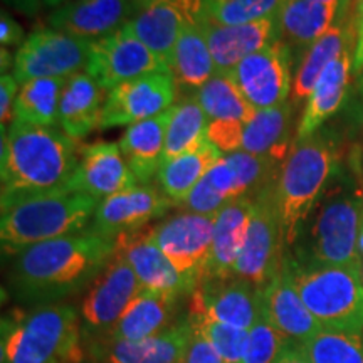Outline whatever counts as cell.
Returning a JSON list of instances; mask_svg holds the SVG:
<instances>
[{
  "label": "cell",
  "mask_w": 363,
  "mask_h": 363,
  "mask_svg": "<svg viewBox=\"0 0 363 363\" xmlns=\"http://www.w3.org/2000/svg\"><path fill=\"white\" fill-rule=\"evenodd\" d=\"M115 254V240L91 230L35 244L17 254L11 289L19 301L52 303L81 291L101 274Z\"/></svg>",
  "instance_id": "1"
},
{
  "label": "cell",
  "mask_w": 363,
  "mask_h": 363,
  "mask_svg": "<svg viewBox=\"0 0 363 363\" xmlns=\"http://www.w3.org/2000/svg\"><path fill=\"white\" fill-rule=\"evenodd\" d=\"M0 150L2 206L67 185L79 163L74 140L54 126L12 121Z\"/></svg>",
  "instance_id": "2"
},
{
  "label": "cell",
  "mask_w": 363,
  "mask_h": 363,
  "mask_svg": "<svg viewBox=\"0 0 363 363\" xmlns=\"http://www.w3.org/2000/svg\"><path fill=\"white\" fill-rule=\"evenodd\" d=\"M99 201L69 185L17 199L2 206V252L17 256L24 249L88 229Z\"/></svg>",
  "instance_id": "3"
},
{
  "label": "cell",
  "mask_w": 363,
  "mask_h": 363,
  "mask_svg": "<svg viewBox=\"0 0 363 363\" xmlns=\"http://www.w3.org/2000/svg\"><path fill=\"white\" fill-rule=\"evenodd\" d=\"M338 169L337 143L320 131L293 145L276 182L286 247L296 246L313 208Z\"/></svg>",
  "instance_id": "4"
},
{
  "label": "cell",
  "mask_w": 363,
  "mask_h": 363,
  "mask_svg": "<svg viewBox=\"0 0 363 363\" xmlns=\"http://www.w3.org/2000/svg\"><path fill=\"white\" fill-rule=\"evenodd\" d=\"M333 184L318 201L305 246L298 249L294 261L313 266H362L358 252V227L363 211L362 185L342 174L333 175Z\"/></svg>",
  "instance_id": "5"
},
{
  "label": "cell",
  "mask_w": 363,
  "mask_h": 363,
  "mask_svg": "<svg viewBox=\"0 0 363 363\" xmlns=\"http://www.w3.org/2000/svg\"><path fill=\"white\" fill-rule=\"evenodd\" d=\"M2 363H79L81 321L71 305H44L2 323Z\"/></svg>",
  "instance_id": "6"
},
{
  "label": "cell",
  "mask_w": 363,
  "mask_h": 363,
  "mask_svg": "<svg viewBox=\"0 0 363 363\" xmlns=\"http://www.w3.org/2000/svg\"><path fill=\"white\" fill-rule=\"evenodd\" d=\"M284 266L299 296L323 328L363 333V284L358 267L299 264L289 256Z\"/></svg>",
  "instance_id": "7"
},
{
  "label": "cell",
  "mask_w": 363,
  "mask_h": 363,
  "mask_svg": "<svg viewBox=\"0 0 363 363\" xmlns=\"http://www.w3.org/2000/svg\"><path fill=\"white\" fill-rule=\"evenodd\" d=\"M283 163L271 157L247 152L225 153L199 182L187 201L185 212L217 216L227 203L244 197H256L262 189L278 180Z\"/></svg>",
  "instance_id": "8"
},
{
  "label": "cell",
  "mask_w": 363,
  "mask_h": 363,
  "mask_svg": "<svg viewBox=\"0 0 363 363\" xmlns=\"http://www.w3.org/2000/svg\"><path fill=\"white\" fill-rule=\"evenodd\" d=\"M276 182L254 197L246 244L234 267V276L259 288H264L279 274L286 261V240L276 199Z\"/></svg>",
  "instance_id": "9"
},
{
  "label": "cell",
  "mask_w": 363,
  "mask_h": 363,
  "mask_svg": "<svg viewBox=\"0 0 363 363\" xmlns=\"http://www.w3.org/2000/svg\"><path fill=\"white\" fill-rule=\"evenodd\" d=\"M91 44L52 27L34 30L17 49L13 78L19 84L43 78H71L86 71Z\"/></svg>",
  "instance_id": "10"
},
{
  "label": "cell",
  "mask_w": 363,
  "mask_h": 363,
  "mask_svg": "<svg viewBox=\"0 0 363 363\" xmlns=\"http://www.w3.org/2000/svg\"><path fill=\"white\" fill-rule=\"evenodd\" d=\"M214 224L216 216L182 212L150 229L153 242L160 247L192 291L206 274Z\"/></svg>",
  "instance_id": "11"
},
{
  "label": "cell",
  "mask_w": 363,
  "mask_h": 363,
  "mask_svg": "<svg viewBox=\"0 0 363 363\" xmlns=\"http://www.w3.org/2000/svg\"><path fill=\"white\" fill-rule=\"evenodd\" d=\"M291 48L283 39L239 62L229 76L254 110L279 106L291 98Z\"/></svg>",
  "instance_id": "12"
},
{
  "label": "cell",
  "mask_w": 363,
  "mask_h": 363,
  "mask_svg": "<svg viewBox=\"0 0 363 363\" xmlns=\"http://www.w3.org/2000/svg\"><path fill=\"white\" fill-rule=\"evenodd\" d=\"M170 71L169 66L148 49L128 27L91 44L86 72L103 91L153 72Z\"/></svg>",
  "instance_id": "13"
},
{
  "label": "cell",
  "mask_w": 363,
  "mask_h": 363,
  "mask_svg": "<svg viewBox=\"0 0 363 363\" xmlns=\"http://www.w3.org/2000/svg\"><path fill=\"white\" fill-rule=\"evenodd\" d=\"M177 83L170 71L153 72L108 91L99 130L131 126L175 106Z\"/></svg>",
  "instance_id": "14"
},
{
  "label": "cell",
  "mask_w": 363,
  "mask_h": 363,
  "mask_svg": "<svg viewBox=\"0 0 363 363\" xmlns=\"http://www.w3.org/2000/svg\"><path fill=\"white\" fill-rule=\"evenodd\" d=\"M190 313L249 331L262 318V288L238 276L202 279L190 294Z\"/></svg>",
  "instance_id": "15"
},
{
  "label": "cell",
  "mask_w": 363,
  "mask_h": 363,
  "mask_svg": "<svg viewBox=\"0 0 363 363\" xmlns=\"http://www.w3.org/2000/svg\"><path fill=\"white\" fill-rule=\"evenodd\" d=\"M175 203L150 184H138L98 203L89 229L116 240L120 235L142 230L148 222L165 216Z\"/></svg>",
  "instance_id": "16"
},
{
  "label": "cell",
  "mask_w": 363,
  "mask_h": 363,
  "mask_svg": "<svg viewBox=\"0 0 363 363\" xmlns=\"http://www.w3.org/2000/svg\"><path fill=\"white\" fill-rule=\"evenodd\" d=\"M207 6L208 0H150L126 27L170 66L180 33L190 22L206 19Z\"/></svg>",
  "instance_id": "17"
},
{
  "label": "cell",
  "mask_w": 363,
  "mask_h": 363,
  "mask_svg": "<svg viewBox=\"0 0 363 363\" xmlns=\"http://www.w3.org/2000/svg\"><path fill=\"white\" fill-rule=\"evenodd\" d=\"M143 289L131 266L115 252L86 294L81 306L83 321L93 330L110 331Z\"/></svg>",
  "instance_id": "18"
},
{
  "label": "cell",
  "mask_w": 363,
  "mask_h": 363,
  "mask_svg": "<svg viewBox=\"0 0 363 363\" xmlns=\"http://www.w3.org/2000/svg\"><path fill=\"white\" fill-rule=\"evenodd\" d=\"M138 9L135 0H71L49 16V26L94 43L125 27Z\"/></svg>",
  "instance_id": "19"
},
{
  "label": "cell",
  "mask_w": 363,
  "mask_h": 363,
  "mask_svg": "<svg viewBox=\"0 0 363 363\" xmlns=\"http://www.w3.org/2000/svg\"><path fill=\"white\" fill-rule=\"evenodd\" d=\"M281 13V12H279ZM266 17L257 22L238 26L217 24L208 17L201 21L206 39L216 62V71L229 72L242 59L261 51L281 39V17Z\"/></svg>",
  "instance_id": "20"
},
{
  "label": "cell",
  "mask_w": 363,
  "mask_h": 363,
  "mask_svg": "<svg viewBox=\"0 0 363 363\" xmlns=\"http://www.w3.org/2000/svg\"><path fill=\"white\" fill-rule=\"evenodd\" d=\"M67 185L101 202L103 199L135 187L138 180L121 153L120 145L94 143L81 150L78 169Z\"/></svg>",
  "instance_id": "21"
},
{
  "label": "cell",
  "mask_w": 363,
  "mask_h": 363,
  "mask_svg": "<svg viewBox=\"0 0 363 363\" xmlns=\"http://www.w3.org/2000/svg\"><path fill=\"white\" fill-rule=\"evenodd\" d=\"M115 252L128 262L145 289L174 293L179 296L192 294L190 286L153 242L150 229L120 235L115 240Z\"/></svg>",
  "instance_id": "22"
},
{
  "label": "cell",
  "mask_w": 363,
  "mask_h": 363,
  "mask_svg": "<svg viewBox=\"0 0 363 363\" xmlns=\"http://www.w3.org/2000/svg\"><path fill=\"white\" fill-rule=\"evenodd\" d=\"M262 318L294 343L308 342L323 328L299 296L286 266L262 288Z\"/></svg>",
  "instance_id": "23"
},
{
  "label": "cell",
  "mask_w": 363,
  "mask_h": 363,
  "mask_svg": "<svg viewBox=\"0 0 363 363\" xmlns=\"http://www.w3.org/2000/svg\"><path fill=\"white\" fill-rule=\"evenodd\" d=\"M352 72L353 49H347L326 67L308 96L296 128V142L320 131L325 121L340 110L350 88Z\"/></svg>",
  "instance_id": "24"
},
{
  "label": "cell",
  "mask_w": 363,
  "mask_h": 363,
  "mask_svg": "<svg viewBox=\"0 0 363 363\" xmlns=\"http://www.w3.org/2000/svg\"><path fill=\"white\" fill-rule=\"evenodd\" d=\"M254 197H244L222 208L216 216L214 238L203 279H222L234 276V267L246 244Z\"/></svg>",
  "instance_id": "25"
},
{
  "label": "cell",
  "mask_w": 363,
  "mask_h": 363,
  "mask_svg": "<svg viewBox=\"0 0 363 363\" xmlns=\"http://www.w3.org/2000/svg\"><path fill=\"white\" fill-rule=\"evenodd\" d=\"M350 4L343 0L335 2H308V0H284L281 9V39L291 51H306L313 43L345 19Z\"/></svg>",
  "instance_id": "26"
},
{
  "label": "cell",
  "mask_w": 363,
  "mask_h": 363,
  "mask_svg": "<svg viewBox=\"0 0 363 363\" xmlns=\"http://www.w3.org/2000/svg\"><path fill=\"white\" fill-rule=\"evenodd\" d=\"M179 294L143 289L108 331L110 342H138L172 326Z\"/></svg>",
  "instance_id": "27"
},
{
  "label": "cell",
  "mask_w": 363,
  "mask_h": 363,
  "mask_svg": "<svg viewBox=\"0 0 363 363\" xmlns=\"http://www.w3.org/2000/svg\"><path fill=\"white\" fill-rule=\"evenodd\" d=\"M174 108L172 106L170 110L140 123L126 126V131L118 143L140 184H148L153 177L158 175Z\"/></svg>",
  "instance_id": "28"
},
{
  "label": "cell",
  "mask_w": 363,
  "mask_h": 363,
  "mask_svg": "<svg viewBox=\"0 0 363 363\" xmlns=\"http://www.w3.org/2000/svg\"><path fill=\"white\" fill-rule=\"evenodd\" d=\"M352 43L355 44V26L342 19L301 54L296 71H294L291 98H289L294 106H298L301 101L306 103L308 96L326 67L340 54L347 49H352Z\"/></svg>",
  "instance_id": "29"
},
{
  "label": "cell",
  "mask_w": 363,
  "mask_h": 363,
  "mask_svg": "<svg viewBox=\"0 0 363 363\" xmlns=\"http://www.w3.org/2000/svg\"><path fill=\"white\" fill-rule=\"evenodd\" d=\"M103 89L88 72L67 78L59 103V126L72 140L84 138L99 128L103 115Z\"/></svg>",
  "instance_id": "30"
},
{
  "label": "cell",
  "mask_w": 363,
  "mask_h": 363,
  "mask_svg": "<svg viewBox=\"0 0 363 363\" xmlns=\"http://www.w3.org/2000/svg\"><path fill=\"white\" fill-rule=\"evenodd\" d=\"M293 113L294 104L291 101L267 110H256L251 120L244 123L240 150L284 163L293 148L289 147Z\"/></svg>",
  "instance_id": "31"
},
{
  "label": "cell",
  "mask_w": 363,
  "mask_h": 363,
  "mask_svg": "<svg viewBox=\"0 0 363 363\" xmlns=\"http://www.w3.org/2000/svg\"><path fill=\"white\" fill-rule=\"evenodd\" d=\"M192 325L189 318L162 333L138 342H110L106 363H182Z\"/></svg>",
  "instance_id": "32"
},
{
  "label": "cell",
  "mask_w": 363,
  "mask_h": 363,
  "mask_svg": "<svg viewBox=\"0 0 363 363\" xmlns=\"http://www.w3.org/2000/svg\"><path fill=\"white\" fill-rule=\"evenodd\" d=\"M177 88L197 93L216 74V62L201 22H190L177 40L170 61Z\"/></svg>",
  "instance_id": "33"
},
{
  "label": "cell",
  "mask_w": 363,
  "mask_h": 363,
  "mask_svg": "<svg viewBox=\"0 0 363 363\" xmlns=\"http://www.w3.org/2000/svg\"><path fill=\"white\" fill-rule=\"evenodd\" d=\"M220 150L207 142L201 148L182 153L165 162L157 175L162 192L175 203V207H182L199 182L220 160Z\"/></svg>",
  "instance_id": "34"
},
{
  "label": "cell",
  "mask_w": 363,
  "mask_h": 363,
  "mask_svg": "<svg viewBox=\"0 0 363 363\" xmlns=\"http://www.w3.org/2000/svg\"><path fill=\"white\" fill-rule=\"evenodd\" d=\"M66 83L67 78H43L21 84L12 121L44 128L59 123V103Z\"/></svg>",
  "instance_id": "35"
},
{
  "label": "cell",
  "mask_w": 363,
  "mask_h": 363,
  "mask_svg": "<svg viewBox=\"0 0 363 363\" xmlns=\"http://www.w3.org/2000/svg\"><path fill=\"white\" fill-rule=\"evenodd\" d=\"M207 128L208 118L194 94L185 96L179 104H175L167 130L162 165L182 153L192 152L206 145L208 142Z\"/></svg>",
  "instance_id": "36"
},
{
  "label": "cell",
  "mask_w": 363,
  "mask_h": 363,
  "mask_svg": "<svg viewBox=\"0 0 363 363\" xmlns=\"http://www.w3.org/2000/svg\"><path fill=\"white\" fill-rule=\"evenodd\" d=\"M202 106L208 121L239 120L249 121L256 110L247 103L244 94L229 76V72H219L207 81L194 94Z\"/></svg>",
  "instance_id": "37"
},
{
  "label": "cell",
  "mask_w": 363,
  "mask_h": 363,
  "mask_svg": "<svg viewBox=\"0 0 363 363\" xmlns=\"http://www.w3.org/2000/svg\"><path fill=\"white\" fill-rule=\"evenodd\" d=\"M298 347L311 363H363V337L358 333L321 328Z\"/></svg>",
  "instance_id": "38"
},
{
  "label": "cell",
  "mask_w": 363,
  "mask_h": 363,
  "mask_svg": "<svg viewBox=\"0 0 363 363\" xmlns=\"http://www.w3.org/2000/svg\"><path fill=\"white\" fill-rule=\"evenodd\" d=\"M284 0H208L207 17L217 24H249L276 16Z\"/></svg>",
  "instance_id": "39"
},
{
  "label": "cell",
  "mask_w": 363,
  "mask_h": 363,
  "mask_svg": "<svg viewBox=\"0 0 363 363\" xmlns=\"http://www.w3.org/2000/svg\"><path fill=\"white\" fill-rule=\"evenodd\" d=\"M189 321L195 330L203 335V338L214 347L224 363L242 362L244 345H246L247 331L235 328L233 325L220 323L201 313H189Z\"/></svg>",
  "instance_id": "40"
},
{
  "label": "cell",
  "mask_w": 363,
  "mask_h": 363,
  "mask_svg": "<svg viewBox=\"0 0 363 363\" xmlns=\"http://www.w3.org/2000/svg\"><path fill=\"white\" fill-rule=\"evenodd\" d=\"M294 342L261 318L247 331L240 363H276Z\"/></svg>",
  "instance_id": "41"
},
{
  "label": "cell",
  "mask_w": 363,
  "mask_h": 363,
  "mask_svg": "<svg viewBox=\"0 0 363 363\" xmlns=\"http://www.w3.org/2000/svg\"><path fill=\"white\" fill-rule=\"evenodd\" d=\"M246 121L239 120H216L208 121L207 138L214 147H217L225 153L240 152V145H242V130Z\"/></svg>",
  "instance_id": "42"
},
{
  "label": "cell",
  "mask_w": 363,
  "mask_h": 363,
  "mask_svg": "<svg viewBox=\"0 0 363 363\" xmlns=\"http://www.w3.org/2000/svg\"><path fill=\"white\" fill-rule=\"evenodd\" d=\"M182 363H224L219 353L214 350L211 343L203 338V335L192 326V335H190L189 347L185 350L184 362Z\"/></svg>",
  "instance_id": "43"
},
{
  "label": "cell",
  "mask_w": 363,
  "mask_h": 363,
  "mask_svg": "<svg viewBox=\"0 0 363 363\" xmlns=\"http://www.w3.org/2000/svg\"><path fill=\"white\" fill-rule=\"evenodd\" d=\"M19 83L13 78L11 72H6L0 78V121H2V128H6L7 121H12L13 118V104L17 99V89Z\"/></svg>",
  "instance_id": "44"
},
{
  "label": "cell",
  "mask_w": 363,
  "mask_h": 363,
  "mask_svg": "<svg viewBox=\"0 0 363 363\" xmlns=\"http://www.w3.org/2000/svg\"><path fill=\"white\" fill-rule=\"evenodd\" d=\"M24 30L17 24L11 13L2 11L0 13V44L2 49H9L12 45H21L24 43Z\"/></svg>",
  "instance_id": "45"
},
{
  "label": "cell",
  "mask_w": 363,
  "mask_h": 363,
  "mask_svg": "<svg viewBox=\"0 0 363 363\" xmlns=\"http://www.w3.org/2000/svg\"><path fill=\"white\" fill-rule=\"evenodd\" d=\"M355 44H353V72H363V0H357L355 16Z\"/></svg>",
  "instance_id": "46"
},
{
  "label": "cell",
  "mask_w": 363,
  "mask_h": 363,
  "mask_svg": "<svg viewBox=\"0 0 363 363\" xmlns=\"http://www.w3.org/2000/svg\"><path fill=\"white\" fill-rule=\"evenodd\" d=\"M276 363H311V362L310 358L301 352V348L298 347V343H293L291 347H289L288 350L278 358V362Z\"/></svg>",
  "instance_id": "47"
},
{
  "label": "cell",
  "mask_w": 363,
  "mask_h": 363,
  "mask_svg": "<svg viewBox=\"0 0 363 363\" xmlns=\"http://www.w3.org/2000/svg\"><path fill=\"white\" fill-rule=\"evenodd\" d=\"M17 4L22 9H33V11H38L40 6L45 7H61L65 0H16Z\"/></svg>",
  "instance_id": "48"
},
{
  "label": "cell",
  "mask_w": 363,
  "mask_h": 363,
  "mask_svg": "<svg viewBox=\"0 0 363 363\" xmlns=\"http://www.w3.org/2000/svg\"><path fill=\"white\" fill-rule=\"evenodd\" d=\"M2 74H6V69H9V67H13V61H12V57H11V54H9V51L7 49H2Z\"/></svg>",
  "instance_id": "49"
},
{
  "label": "cell",
  "mask_w": 363,
  "mask_h": 363,
  "mask_svg": "<svg viewBox=\"0 0 363 363\" xmlns=\"http://www.w3.org/2000/svg\"><path fill=\"white\" fill-rule=\"evenodd\" d=\"M358 252H360L363 259V211L360 217V227H358Z\"/></svg>",
  "instance_id": "50"
},
{
  "label": "cell",
  "mask_w": 363,
  "mask_h": 363,
  "mask_svg": "<svg viewBox=\"0 0 363 363\" xmlns=\"http://www.w3.org/2000/svg\"><path fill=\"white\" fill-rule=\"evenodd\" d=\"M360 93H362V103H363V72H360ZM362 120H363V104H362Z\"/></svg>",
  "instance_id": "51"
},
{
  "label": "cell",
  "mask_w": 363,
  "mask_h": 363,
  "mask_svg": "<svg viewBox=\"0 0 363 363\" xmlns=\"http://www.w3.org/2000/svg\"><path fill=\"white\" fill-rule=\"evenodd\" d=\"M308 2H335V0H308ZM343 2L350 4V0H343Z\"/></svg>",
  "instance_id": "52"
},
{
  "label": "cell",
  "mask_w": 363,
  "mask_h": 363,
  "mask_svg": "<svg viewBox=\"0 0 363 363\" xmlns=\"http://www.w3.org/2000/svg\"><path fill=\"white\" fill-rule=\"evenodd\" d=\"M135 2H136V4H138V6H140V7H142V6H145V4H148V2H150V0H135Z\"/></svg>",
  "instance_id": "53"
},
{
  "label": "cell",
  "mask_w": 363,
  "mask_h": 363,
  "mask_svg": "<svg viewBox=\"0 0 363 363\" xmlns=\"http://www.w3.org/2000/svg\"><path fill=\"white\" fill-rule=\"evenodd\" d=\"M360 279H362V284H363V261H362V266H360Z\"/></svg>",
  "instance_id": "54"
},
{
  "label": "cell",
  "mask_w": 363,
  "mask_h": 363,
  "mask_svg": "<svg viewBox=\"0 0 363 363\" xmlns=\"http://www.w3.org/2000/svg\"><path fill=\"white\" fill-rule=\"evenodd\" d=\"M362 175H363V157H362Z\"/></svg>",
  "instance_id": "55"
}]
</instances>
